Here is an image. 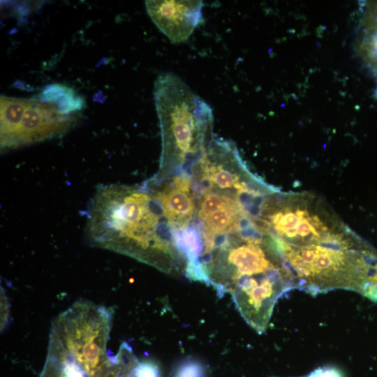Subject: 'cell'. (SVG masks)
<instances>
[{
  "label": "cell",
  "mask_w": 377,
  "mask_h": 377,
  "mask_svg": "<svg viewBox=\"0 0 377 377\" xmlns=\"http://www.w3.org/2000/svg\"><path fill=\"white\" fill-rule=\"evenodd\" d=\"M243 241L240 244L226 239L214 245L219 246V253L203 265L208 283L221 294L229 293L242 318L262 334L277 300L294 288L293 282L282 256L269 257L280 252L276 244L266 252L262 243Z\"/></svg>",
  "instance_id": "6da1fadb"
},
{
  "label": "cell",
  "mask_w": 377,
  "mask_h": 377,
  "mask_svg": "<svg viewBox=\"0 0 377 377\" xmlns=\"http://www.w3.org/2000/svg\"><path fill=\"white\" fill-rule=\"evenodd\" d=\"M156 203L152 195L127 186L98 188L87 221L91 243L161 268L159 258L170 248L157 232Z\"/></svg>",
  "instance_id": "7a4b0ae2"
},
{
  "label": "cell",
  "mask_w": 377,
  "mask_h": 377,
  "mask_svg": "<svg viewBox=\"0 0 377 377\" xmlns=\"http://www.w3.org/2000/svg\"><path fill=\"white\" fill-rule=\"evenodd\" d=\"M154 94L161 129L163 161L182 163L202 154L212 126L210 106L172 73L159 75Z\"/></svg>",
  "instance_id": "3957f363"
},
{
  "label": "cell",
  "mask_w": 377,
  "mask_h": 377,
  "mask_svg": "<svg viewBox=\"0 0 377 377\" xmlns=\"http://www.w3.org/2000/svg\"><path fill=\"white\" fill-rule=\"evenodd\" d=\"M72 114L61 112L51 103L27 99L15 134L13 149L49 140L66 132L75 121Z\"/></svg>",
  "instance_id": "277c9868"
},
{
  "label": "cell",
  "mask_w": 377,
  "mask_h": 377,
  "mask_svg": "<svg viewBox=\"0 0 377 377\" xmlns=\"http://www.w3.org/2000/svg\"><path fill=\"white\" fill-rule=\"evenodd\" d=\"M150 18L175 43L188 39L202 17V1H146Z\"/></svg>",
  "instance_id": "5b68a950"
},
{
  "label": "cell",
  "mask_w": 377,
  "mask_h": 377,
  "mask_svg": "<svg viewBox=\"0 0 377 377\" xmlns=\"http://www.w3.org/2000/svg\"><path fill=\"white\" fill-rule=\"evenodd\" d=\"M191 183L187 176H177L153 197L158 202L170 226L185 228L194 212Z\"/></svg>",
  "instance_id": "8992f818"
},
{
  "label": "cell",
  "mask_w": 377,
  "mask_h": 377,
  "mask_svg": "<svg viewBox=\"0 0 377 377\" xmlns=\"http://www.w3.org/2000/svg\"><path fill=\"white\" fill-rule=\"evenodd\" d=\"M27 99L1 96V149H13L15 134Z\"/></svg>",
  "instance_id": "52a82bcc"
},
{
  "label": "cell",
  "mask_w": 377,
  "mask_h": 377,
  "mask_svg": "<svg viewBox=\"0 0 377 377\" xmlns=\"http://www.w3.org/2000/svg\"><path fill=\"white\" fill-rule=\"evenodd\" d=\"M242 207L226 208L212 212L202 220L204 223V239H214L223 233L237 231L239 221L244 214Z\"/></svg>",
  "instance_id": "ba28073f"
},
{
  "label": "cell",
  "mask_w": 377,
  "mask_h": 377,
  "mask_svg": "<svg viewBox=\"0 0 377 377\" xmlns=\"http://www.w3.org/2000/svg\"><path fill=\"white\" fill-rule=\"evenodd\" d=\"M38 99L56 105L64 114H72L81 110L84 103L74 90L60 84L47 86L39 94Z\"/></svg>",
  "instance_id": "9c48e42d"
},
{
  "label": "cell",
  "mask_w": 377,
  "mask_h": 377,
  "mask_svg": "<svg viewBox=\"0 0 377 377\" xmlns=\"http://www.w3.org/2000/svg\"><path fill=\"white\" fill-rule=\"evenodd\" d=\"M173 237L178 251L188 258V264L199 262L202 244L195 230L186 228L175 230Z\"/></svg>",
  "instance_id": "30bf717a"
},
{
  "label": "cell",
  "mask_w": 377,
  "mask_h": 377,
  "mask_svg": "<svg viewBox=\"0 0 377 377\" xmlns=\"http://www.w3.org/2000/svg\"><path fill=\"white\" fill-rule=\"evenodd\" d=\"M232 207H242L237 199L225 194L208 191L200 200L198 217L202 219L212 212Z\"/></svg>",
  "instance_id": "8fae6325"
},
{
  "label": "cell",
  "mask_w": 377,
  "mask_h": 377,
  "mask_svg": "<svg viewBox=\"0 0 377 377\" xmlns=\"http://www.w3.org/2000/svg\"><path fill=\"white\" fill-rule=\"evenodd\" d=\"M131 377H161L158 366L154 362H136L130 371Z\"/></svg>",
  "instance_id": "7c38bea8"
},
{
  "label": "cell",
  "mask_w": 377,
  "mask_h": 377,
  "mask_svg": "<svg viewBox=\"0 0 377 377\" xmlns=\"http://www.w3.org/2000/svg\"><path fill=\"white\" fill-rule=\"evenodd\" d=\"M177 377H204L205 368L198 362L186 360L177 369Z\"/></svg>",
  "instance_id": "4fadbf2b"
},
{
  "label": "cell",
  "mask_w": 377,
  "mask_h": 377,
  "mask_svg": "<svg viewBox=\"0 0 377 377\" xmlns=\"http://www.w3.org/2000/svg\"><path fill=\"white\" fill-rule=\"evenodd\" d=\"M362 295L377 302V263L371 268Z\"/></svg>",
  "instance_id": "5bb4252c"
},
{
  "label": "cell",
  "mask_w": 377,
  "mask_h": 377,
  "mask_svg": "<svg viewBox=\"0 0 377 377\" xmlns=\"http://www.w3.org/2000/svg\"><path fill=\"white\" fill-rule=\"evenodd\" d=\"M375 45H376V48L377 49V39H376V41Z\"/></svg>",
  "instance_id": "9a60e30c"
},
{
  "label": "cell",
  "mask_w": 377,
  "mask_h": 377,
  "mask_svg": "<svg viewBox=\"0 0 377 377\" xmlns=\"http://www.w3.org/2000/svg\"><path fill=\"white\" fill-rule=\"evenodd\" d=\"M375 94H376V96L377 97V89H376V91Z\"/></svg>",
  "instance_id": "2e32d148"
},
{
  "label": "cell",
  "mask_w": 377,
  "mask_h": 377,
  "mask_svg": "<svg viewBox=\"0 0 377 377\" xmlns=\"http://www.w3.org/2000/svg\"><path fill=\"white\" fill-rule=\"evenodd\" d=\"M176 377H177V376H176Z\"/></svg>",
  "instance_id": "e0dca14e"
}]
</instances>
